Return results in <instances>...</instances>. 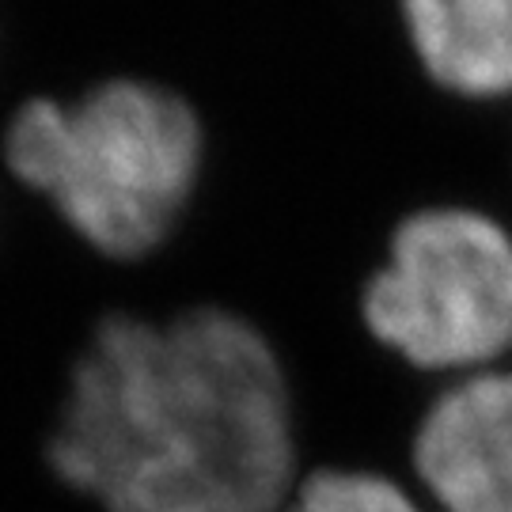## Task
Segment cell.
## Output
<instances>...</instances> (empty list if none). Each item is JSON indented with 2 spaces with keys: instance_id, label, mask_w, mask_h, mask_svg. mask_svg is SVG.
<instances>
[{
  "instance_id": "6da1fadb",
  "label": "cell",
  "mask_w": 512,
  "mask_h": 512,
  "mask_svg": "<svg viewBox=\"0 0 512 512\" xmlns=\"http://www.w3.org/2000/svg\"><path fill=\"white\" fill-rule=\"evenodd\" d=\"M57 475L107 512H277L293 471L289 391L247 319H110L73 368Z\"/></svg>"
},
{
  "instance_id": "7a4b0ae2",
  "label": "cell",
  "mask_w": 512,
  "mask_h": 512,
  "mask_svg": "<svg viewBox=\"0 0 512 512\" xmlns=\"http://www.w3.org/2000/svg\"><path fill=\"white\" fill-rule=\"evenodd\" d=\"M202 122L145 80H107L76 103L31 99L4 133V160L76 236L110 258L160 247L202 175Z\"/></svg>"
},
{
  "instance_id": "3957f363",
  "label": "cell",
  "mask_w": 512,
  "mask_h": 512,
  "mask_svg": "<svg viewBox=\"0 0 512 512\" xmlns=\"http://www.w3.org/2000/svg\"><path fill=\"white\" fill-rule=\"evenodd\" d=\"M368 330L421 368H475L512 346V239L471 209H425L365 289Z\"/></svg>"
},
{
  "instance_id": "277c9868",
  "label": "cell",
  "mask_w": 512,
  "mask_h": 512,
  "mask_svg": "<svg viewBox=\"0 0 512 512\" xmlns=\"http://www.w3.org/2000/svg\"><path fill=\"white\" fill-rule=\"evenodd\" d=\"M414 459L444 512H512V372L444 391L421 421Z\"/></svg>"
},
{
  "instance_id": "5b68a950",
  "label": "cell",
  "mask_w": 512,
  "mask_h": 512,
  "mask_svg": "<svg viewBox=\"0 0 512 512\" xmlns=\"http://www.w3.org/2000/svg\"><path fill=\"white\" fill-rule=\"evenodd\" d=\"M429 76L459 95L512 92V0H403Z\"/></svg>"
},
{
  "instance_id": "8992f818",
  "label": "cell",
  "mask_w": 512,
  "mask_h": 512,
  "mask_svg": "<svg viewBox=\"0 0 512 512\" xmlns=\"http://www.w3.org/2000/svg\"><path fill=\"white\" fill-rule=\"evenodd\" d=\"M289 512H418V505L380 475L323 471L300 486Z\"/></svg>"
}]
</instances>
